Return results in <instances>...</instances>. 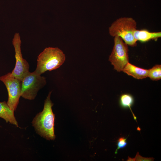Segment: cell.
I'll return each instance as SVG.
<instances>
[{
    "instance_id": "obj_1",
    "label": "cell",
    "mask_w": 161,
    "mask_h": 161,
    "mask_svg": "<svg viewBox=\"0 0 161 161\" xmlns=\"http://www.w3.org/2000/svg\"><path fill=\"white\" fill-rule=\"evenodd\" d=\"M52 91L50 92L44 101L43 111L37 114L33 118L32 124L36 133L48 140H54L55 115L52 107L53 105L50 99Z\"/></svg>"
},
{
    "instance_id": "obj_2",
    "label": "cell",
    "mask_w": 161,
    "mask_h": 161,
    "mask_svg": "<svg viewBox=\"0 0 161 161\" xmlns=\"http://www.w3.org/2000/svg\"><path fill=\"white\" fill-rule=\"evenodd\" d=\"M66 56L58 47L46 48L38 57L35 72L41 75L47 71H51L59 68L64 63Z\"/></svg>"
},
{
    "instance_id": "obj_3",
    "label": "cell",
    "mask_w": 161,
    "mask_h": 161,
    "mask_svg": "<svg viewBox=\"0 0 161 161\" xmlns=\"http://www.w3.org/2000/svg\"><path fill=\"white\" fill-rule=\"evenodd\" d=\"M137 23L132 18L122 17L118 18L109 28V32L112 37L119 36L127 45L134 47L137 41L133 36L134 31L136 29Z\"/></svg>"
},
{
    "instance_id": "obj_4",
    "label": "cell",
    "mask_w": 161,
    "mask_h": 161,
    "mask_svg": "<svg viewBox=\"0 0 161 161\" xmlns=\"http://www.w3.org/2000/svg\"><path fill=\"white\" fill-rule=\"evenodd\" d=\"M21 96L24 99L33 100L38 91L46 84V78L37 73L35 71H29L21 80Z\"/></svg>"
},
{
    "instance_id": "obj_5",
    "label": "cell",
    "mask_w": 161,
    "mask_h": 161,
    "mask_svg": "<svg viewBox=\"0 0 161 161\" xmlns=\"http://www.w3.org/2000/svg\"><path fill=\"white\" fill-rule=\"evenodd\" d=\"M114 46L109 60L115 70L120 72L129 62L128 49L127 45L119 36L114 37Z\"/></svg>"
},
{
    "instance_id": "obj_6",
    "label": "cell",
    "mask_w": 161,
    "mask_h": 161,
    "mask_svg": "<svg viewBox=\"0 0 161 161\" xmlns=\"http://www.w3.org/2000/svg\"><path fill=\"white\" fill-rule=\"evenodd\" d=\"M0 80L5 85L8 93L7 103L13 111H15L21 96V81L14 77L11 72L0 76Z\"/></svg>"
},
{
    "instance_id": "obj_7",
    "label": "cell",
    "mask_w": 161,
    "mask_h": 161,
    "mask_svg": "<svg viewBox=\"0 0 161 161\" xmlns=\"http://www.w3.org/2000/svg\"><path fill=\"white\" fill-rule=\"evenodd\" d=\"M12 43L15 52L16 64L11 74L13 77L21 81L29 72V65L27 61L23 58L21 50V41L18 33L15 34Z\"/></svg>"
},
{
    "instance_id": "obj_8",
    "label": "cell",
    "mask_w": 161,
    "mask_h": 161,
    "mask_svg": "<svg viewBox=\"0 0 161 161\" xmlns=\"http://www.w3.org/2000/svg\"><path fill=\"white\" fill-rule=\"evenodd\" d=\"M133 36L135 40L142 42H146L151 40H157L161 37V32H151L146 29L134 30Z\"/></svg>"
},
{
    "instance_id": "obj_9",
    "label": "cell",
    "mask_w": 161,
    "mask_h": 161,
    "mask_svg": "<svg viewBox=\"0 0 161 161\" xmlns=\"http://www.w3.org/2000/svg\"><path fill=\"white\" fill-rule=\"evenodd\" d=\"M122 71L128 75L137 79H143L148 77V69L137 67L129 62L123 69Z\"/></svg>"
},
{
    "instance_id": "obj_10",
    "label": "cell",
    "mask_w": 161,
    "mask_h": 161,
    "mask_svg": "<svg viewBox=\"0 0 161 161\" xmlns=\"http://www.w3.org/2000/svg\"><path fill=\"white\" fill-rule=\"evenodd\" d=\"M14 112L5 101L0 102V117L3 119L6 123L9 122L18 127V124L14 116Z\"/></svg>"
},
{
    "instance_id": "obj_11",
    "label": "cell",
    "mask_w": 161,
    "mask_h": 161,
    "mask_svg": "<svg viewBox=\"0 0 161 161\" xmlns=\"http://www.w3.org/2000/svg\"><path fill=\"white\" fill-rule=\"evenodd\" d=\"M134 99L132 96L128 94H124L121 95L120 98V104L124 108H129L130 110L134 119L137 122V117L132 111L131 107L134 103Z\"/></svg>"
},
{
    "instance_id": "obj_12",
    "label": "cell",
    "mask_w": 161,
    "mask_h": 161,
    "mask_svg": "<svg viewBox=\"0 0 161 161\" xmlns=\"http://www.w3.org/2000/svg\"><path fill=\"white\" fill-rule=\"evenodd\" d=\"M148 77L154 80H157L161 78V65H156L148 69Z\"/></svg>"
},
{
    "instance_id": "obj_13",
    "label": "cell",
    "mask_w": 161,
    "mask_h": 161,
    "mask_svg": "<svg viewBox=\"0 0 161 161\" xmlns=\"http://www.w3.org/2000/svg\"><path fill=\"white\" fill-rule=\"evenodd\" d=\"M126 140L127 138L121 137L117 140V148L115 152V154L117 153V151L119 149L124 148L126 146L127 144Z\"/></svg>"
},
{
    "instance_id": "obj_14",
    "label": "cell",
    "mask_w": 161,
    "mask_h": 161,
    "mask_svg": "<svg viewBox=\"0 0 161 161\" xmlns=\"http://www.w3.org/2000/svg\"><path fill=\"white\" fill-rule=\"evenodd\" d=\"M153 159L152 158H145L140 155L139 153L137 152L135 158L131 159L129 157L127 161H152Z\"/></svg>"
}]
</instances>
